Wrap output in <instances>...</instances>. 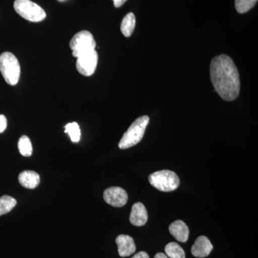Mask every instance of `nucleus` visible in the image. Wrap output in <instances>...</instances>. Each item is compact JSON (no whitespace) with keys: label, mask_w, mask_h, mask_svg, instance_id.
I'll return each instance as SVG.
<instances>
[{"label":"nucleus","mask_w":258,"mask_h":258,"mask_svg":"<svg viewBox=\"0 0 258 258\" xmlns=\"http://www.w3.org/2000/svg\"><path fill=\"white\" fill-rule=\"evenodd\" d=\"M210 79L215 91L226 101L237 99L240 94L238 70L227 55L216 56L210 64Z\"/></svg>","instance_id":"obj_1"},{"label":"nucleus","mask_w":258,"mask_h":258,"mask_svg":"<svg viewBox=\"0 0 258 258\" xmlns=\"http://www.w3.org/2000/svg\"><path fill=\"white\" fill-rule=\"evenodd\" d=\"M149 123V117L143 115L139 117L130 125L123 134L118 144L120 149H126L138 144L143 139L146 129Z\"/></svg>","instance_id":"obj_2"},{"label":"nucleus","mask_w":258,"mask_h":258,"mask_svg":"<svg viewBox=\"0 0 258 258\" xmlns=\"http://www.w3.org/2000/svg\"><path fill=\"white\" fill-rule=\"evenodd\" d=\"M0 72L3 78L11 86H15L20 77V66L13 53L5 52L0 55Z\"/></svg>","instance_id":"obj_3"},{"label":"nucleus","mask_w":258,"mask_h":258,"mask_svg":"<svg viewBox=\"0 0 258 258\" xmlns=\"http://www.w3.org/2000/svg\"><path fill=\"white\" fill-rule=\"evenodd\" d=\"M149 183L159 191L169 192L179 186V176L174 171L161 170L156 171L149 176Z\"/></svg>","instance_id":"obj_4"},{"label":"nucleus","mask_w":258,"mask_h":258,"mask_svg":"<svg viewBox=\"0 0 258 258\" xmlns=\"http://www.w3.org/2000/svg\"><path fill=\"white\" fill-rule=\"evenodd\" d=\"M14 8L19 15L30 22L38 23L46 18L44 10L30 0H15Z\"/></svg>","instance_id":"obj_5"},{"label":"nucleus","mask_w":258,"mask_h":258,"mask_svg":"<svg viewBox=\"0 0 258 258\" xmlns=\"http://www.w3.org/2000/svg\"><path fill=\"white\" fill-rule=\"evenodd\" d=\"M96 42L92 34L87 30H83L76 33L70 42V47L73 50V55L75 57L95 50Z\"/></svg>","instance_id":"obj_6"},{"label":"nucleus","mask_w":258,"mask_h":258,"mask_svg":"<svg viewBox=\"0 0 258 258\" xmlns=\"http://www.w3.org/2000/svg\"><path fill=\"white\" fill-rule=\"evenodd\" d=\"M98 60V56L96 50L90 51L77 57L76 69L83 76H92L96 71Z\"/></svg>","instance_id":"obj_7"},{"label":"nucleus","mask_w":258,"mask_h":258,"mask_svg":"<svg viewBox=\"0 0 258 258\" xmlns=\"http://www.w3.org/2000/svg\"><path fill=\"white\" fill-rule=\"evenodd\" d=\"M103 199L108 205L114 208H121L128 202V196L125 190L118 186H112L105 190Z\"/></svg>","instance_id":"obj_8"},{"label":"nucleus","mask_w":258,"mask_h":258,"mask_svg":"<svg viewBox=\"0 0 258 258\" xmlns=\"http://www.w3.org/2000/svg\"><path fill=\"white\" fill-rule=\"evenodd\" d=\"M213 249V245L206 236H200L191 247V252L195 257L203 258L208 257Z\"/></svg>","instance_id":"obj_9"},{"label":"nucleus","mask_w":258,"mask_h":258,"mask_svg":"<svg viewBox=\"0 0 258 258\" xmlns=\"http://www.w3.org/2000/svg\"><path fill=\"white\" fill-rule=\"evenodd\" d=\"M115 242L118 245V254L122 257L132 255L137 249L134 239L129 235H118L115 239Z\"/></svg>","instance_id":"obj_10"},{"label":"nucleus","mask_w":258,"mask_h":258,"mask_svg":"<svg viewBox=\"0 0 258 258\" xmlns=\"http://www.w3.org/2000/svg\"><path fill=\"white\" fill-rule=\"evenodd\" d=\"M131 223L137 227L145 225L148 221L147 209L142 203L134 204L129 217Z\"/></svg>","instance_id":"obj_11"},{"label":"nucleus","mask_w":258,"mask_h":258,"mask_svg":"<svg viewBox=\"0 0 258 258\" xmlns=\"http://www.w3.org/2000/svg\"><path fill=\"white\" fill-rule=\"evenodd\" d=\"M169 230L171 235L179 242H186L189 239V227L182 220H176L171 223Z\"/></svg>","instance_id":"obj_12"},{"label":"nucleus","mask_w":258,"mask_h":258,"mask_svg":"<svg viewBox=\"0 0 258 258\" xmlns=\"http://www.w3.org/2000/svg\"><path fill=\"white\" fill-rule=\"evenodd\" d=\"M19 182L27 189H33L40 184V177L33 171H24L18 176Z\"/></svg>","instance_id":"obj_13"},{"label":"nucleus","mask_w":258,"mask_h":258,"mask_svg":"<svg viewBox=\"0 0 258 258\" xmlns=\"http://www.w3.org/2000/svg\"><path fill=\"white\" fill-rule=\"evenodd\" d=\"M136 26V18L134 13L125 15L120 25V30L125 37H128L133 34Z\"/></svg>","instance_id":"obj_14"},{"label":"nucleus","mask_w":258,"mask_h":258,"mask_svg":"<svg viewBox=\"0 0 258 258\" xmlns=\"http://www.w3.org/2000/svg\"><path fill=\"white\" fill-rule=\"evenodd\" d=\"M166 256L169 258H185V252L176 242H170L165 247Z\"/></svg>","instance_id":"obj_15"},{"label":"nucleus","mask_w":258,"mask_h":258,"mask_svg":"<svg viewBox=\"0 0 258 258\" xmlns=\"http://www.w3.org/2000/svg\"><path fill=\"white\" fill-rule=\"evenodd\" d=\"M17 201L15 198L8 195L0 198V216L8 214L16 206Z\"/></svg>","instance_id":"obj_16"},{"label":"nucleus","mask_w":258,"mask_h":258,"mask_svg":"<svg viewBox=\"0 0 258 258\" xmlns=\"http://www.w3.org/2000/svg\"><path fill=\"white\" fill-rule=\"evenodd\" d=\"M18 149L24 157H30L32 154V146L30 139L27 136L20 137L18 142Z\"/></svg>","instance_id":"obj_17"},{"label":"nucleus","mask_w":258,"mask_h":258,"mask_svg":"<svg viewBox=\"0 0 258 258\" xmlns=\"http://www.w3.org/2000/svg\"><path fill=\"white\" fill-rule=\"evenodd\" d=\"M64 128H66L64 132L69 134L73 142L76 143V142H79L80 139H81V129H80L79 125L76 122L68 123L64 126Z\"/></svg>","instance_id":"obj_18"},{"label":"nucleus","mask_w":258,"mask_h":258,"mask_svg":"<svg viewBox=\"0 0 258 258\" xmlns=\"http://www.w3.org/2000/svg\"><path fill=\"white\" fill-rule=\"evenodd\" d=\"M257 3V0H235V8L240 14L249 11Z\"/></svg>","instance_id":"obj_19"},{"label":"nucleus","mask_w":258,"mask_h":258,"mask_svg":"<svg viewBox=\"0 0 258 258\" xmlns=\"http://www.w3.org/2000/svg\"><path fill=\"white\" fill-rule=\"evenodd\" d=\"M8 125V120L4 115H0V134L5 132Z\"/></svg>","instance_id":"obj_20"},{"label":"nucleus","mask_w":258,"mask_h":258,"mask_svg":"<svg viewBox=\"0 0 258 258\" xmlns=\"http://www.w3.org/2000/svg\"><path fill=\"white\" fill-rule=\"evenodd\" d=\"M132 258H149V256L147 252L142 251V252H139L138 253L136 254Z\"/></svg>","instance_id":"obj_21"},{"label":"nucleus","mask_w":258,"mask_h":258,"mask_svg":"<svg viewBox=\"0 0 258 258\" xmlns=\"http://www.w3.org/2000/svg\"><path fill=\"white\" fill-rule=\"evenodd\" d=\"M126 1L127 0H113V5L117 8L121 7Z\"/></svg>","instance_id":"obj_22"},{"label":"nucleus","mask_w":258,"mask_h":258,"mask_svg":"<svg viewBox=\"0 0 258 258\" xmlns=\"http://www.w3.org/2000/svg\"><path fill=\"white\" fill-rule=\"evenodd\" d=\"M154 258H169L166 256V254L162 253V252H159L156 254L155 257Z\"/></svg>","instance_id":"obj_23"}]
</instances>
